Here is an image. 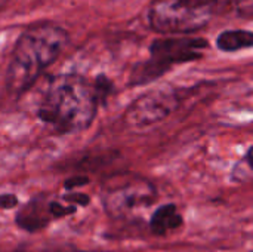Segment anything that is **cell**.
<instances>
[{"label": "cell", "mask_w": 253, "mask_h": 252, "mask_svg": "<svg viewBox=\"0 0 253 252\" xmlns=\"http://www.w3.org/2000/svg\"><path fill=\"white\" fill-rule=\"evenodd\" d=\"M253 45V34L248 30H227L216 37V46L222 52H236Z\"/></svg>", "instance_id": "9c48e42d"}, {"label": "cell", "mask_w": 253, "mask_h": 252, "mask_svg": "<svg viewBox=\"0 0 253 252\" xmlns=\"http://www.w3.org/2000/svg\"><path fill=\"white\" fill-rule=\"evenodd\" d=\"M252 151L253 147L251 146L248 149L246 154L233 166V169H231V180L234 183H249L252 180Z\"/></svg>", "instance_id": "30bf717a"}, {"label": "cell", "mask_w": 253, "mask_h": 252, "mask_svg": "<svg viewBox=\"0 0 253 252\" xmlns=\"http://www.w3.org/2000/svg\"><path fill=\"white\" fill-rule=\"evenodd\" d=\"M62 201L67 202L68 205H74V206H87L90 203V198L84 193L80 192H70L67 195L62 196Z\"/></svg>", "instance_id": "7c38bea8"}, {"label": "cell", "mask_w": 253, "mask_h": 252, "mask_svg": "<svg viewBox=\"0 0 253 252\" xmlns=\"http://www.w3.org/2000/svg\"><path fill=\"white\" fill-rule=\"evenodd\" d=\"M98 108L92 83L76 73L58 74L47 85L37 117L53 132L68 135L90 128Z\"/></svg>", "instance_id": "6da1fadb"}, {"label": "cell", "mask_w": 253, "mask_h": 252, "mask_svg": "<svg viewBox=\"0 0 253 252\" xmlns=\"http://www.w3.org/2000/svg\"><path fill=\"white\" fill-rule=\"evenodd\" d=\"M157 199V190L151 181L138 175L113 178L102 190V205L113 220H123L138 211L150 208Z\"/></svg>", "instance_id": "5b68a950"}, {"label": "cell", "mask_w": 253, "mask_h": 252, "mask_svg": "<svg viewBox=\"0 0 253 252\" xmlns=\"http://www.w3.org/2000/svg\"><path fill=\"white\" fill-rule=\"evenodd\" d=\"M50 199L49 195H39L30 199L18 209L15 224L28 233H37L46 229L53 221L50 214Z\"/></svg>", "instance_id": "52a82bcc"}, {"label": "cell", "mask_w": 253, "mask_h": 252, "mask_svg": "<svg viewBox=\"0 0 253 252\" xmlns=\"http://www.w3.org/2000/svg\"><path fill=\"white\" fill-rule=\"evenodd\" d=\"M68 43L67 31L55 22L44 21L28 27L16 40L6 73V89L19 97L39 76L53 64Z\"/></svg>", "instance_id": "7a4b0ae2"}, {"label": "cell", "mask_w": 253, "mask_h": 252, "mask_svg": "<svg viewBox=\"0 0 253 252\" xmlns=\"http://www.w3.org/2000/svg\"><path fill=\"white\" fill-rule=\"evenodd\" d=\"M216 6L218 0H153L150 27L160 34H191L211 22Z\"/></svg>", "instance_id": "277c9868"}, {"label": "cell", "mask_w": 253, "mask_h": 252, "mask_svg": "<svg viewBox=\"0 0 253 252\" xmlns=\"http://www.w3.org/2000/svg\"><path fill=\"white\" fill-rule=\"evenodd\" d=\"M9 3V0H0V9L3 7V6H6Z\"/></svg>", "instance_id": "9a60e30c"}, {"label": "cell", "mask_w": 253, "mask_h": 252, "mask_svg": "<svg viewBox=\"0 0 253 252\" xmlns=\"http://www.w3.org/2000/svg\"><path fill=\"white\" fill-rule=\"evenodd\" d=\"M19 205L18 196L13 193H3L0 195V209H15Z\"/></svg>", "instance_id": "5bb4252c"}, {"label": "cell", "mask_w": 253, "mask_h": 252, "mask_svg": "<svg viewBox=\"0 0 253 252\" xmlns=\"http://www.w3.org/2000/svg\"><path fill=\"white\" fill-rule=\"evenodd\" d=\"M89 183H90V180L86 175H76V177H70L64 181V189L71 192V190H74L77 187H83Z\"/></svg>", "instance_id": "4fadbf2b"}, {"label": "cell", "mask_w": 253, "mask_h": 252, "mask_svg": "<svg viewBox=\"0 0 253 252\" xmlns=\"http://www.w3.org/2000/svg\"><path fill=\"white\" fill-rule=\"evenodd\" d=\"M92 89H93V95H95V100L98 102V107L99 105H105L108 98L111 97V94L114 92V83L104 74H99L95 82L92 83Z\"/></svg>", "instance_id": "8fae6325"}, {"label": "cell", "mask_w": 253, "mask_h": 252, "mask_svg": "<svg viewBox=\"0 0 253 252\" xmlns=\"http://www.w3.org/2000/svg\"><path fill=\"white\" fill-rule=\"evenodd\" d=\"M179 95L173 88L151 89L133 100L123 114V122L135 129L153 126L170 116L179 105Z\"/></svg>", "instance_id": "8992f818"}, {"label": "cell", "mask_w": 253, "mask_h": 252, "mask_svg": "<svg viewBox=\"0 0 253 252\" xmlns=\"http://www.w3.org/2000/svg\"><path fill=\"white\" fill-rule=\"evenodd\" d=\"M208 48V40L200 37H168L154 40L150 46V58L133 67L129 85L142 86L151 83L176 64L200 59Z\"/></svg>", "instance_id": "3957f363"}, {"label": "cell", "mask_w": 253, "mask_h": 252, "mask_svg": "<svg viewBox=\"0 0 253 252\" xmlns=\"http://www.w3.org/2000/svg\"><path fill=\"white\" fill-rule=\"evenodd\" d=\"M184 226V217L178 212L175 203H165L156 208L150 217V230L156 236H166Z\"/></svg>", "instance_id": "ba28073f"}]
</instances>
